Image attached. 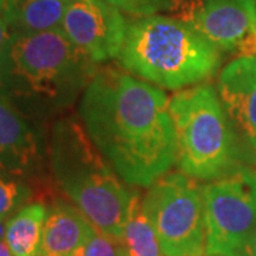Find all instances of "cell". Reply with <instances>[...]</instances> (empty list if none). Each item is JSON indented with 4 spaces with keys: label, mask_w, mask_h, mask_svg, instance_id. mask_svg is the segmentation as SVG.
Instances as JSON below:
<instances>
[{
    "label": "cell",
    "mask_w": 256,
    "mask_h": 256,
    "mask_svg": "<svg viewBox=\"0 0 256 256\" xmlns=\"http://www.w3.org/2000/svg\"><path fill=\"white\" fill-rule=\"evenodd\" d=\"M84 130L120 178L150 186L176 164V136L170 100L132 74L97 70L80 100Z\"/></svg>",
    "instance_id": "obj_1"
},
{
    "label": "cell",
    "mask_w": 256,
    "mask_h": 256,
    "mask_svg": "<svg viewBox=\"0 0 256 256\" xmlns=\"http://www.w3.org/2000/svg\"><path fill=\"white\" fill-rule=\"evenodd\" d=\"M96 63L62 28L12 33L0 54V87L30 118H46L82 97Z\"/></svg>",
    "instance_id": "obj_2"
},
{
    "label": "cell",
    "mask_w": 256,
    "mask_h": 256,
    "mask_svg": "<svg viewBox=\"0 0 256 256\" xmlns=\"http://www.w3.org/2000/svg\"><path fill=\"white\" fill-rule=\"evenodd\" d=\"M50 166L60 191L98 232L121 242L132 192L94 146L82 122L57 121Z\"/></svg>",
    "instance_id": "obj_3"
},
{
    "label": "cell",
    "mask_w": 256,
    "mask_h": 256,
    "mask_svg": "<svg viewBox=\"0 0 256 256\" xmlns=\"http://www.w3.org/2000/svg\"><path fill=\"white\" fill-rule=\"evenodd\" d=\"M118 60L137 78L181 90L216 73L220 52L181 20L152 14L128 23Z\"/></svg>",
    "instance_id": "obj_4"
},
{
    "label": "cell",
    "mask_w": 256,
    "mask_h": 256,
    "mask_svg": "<svg viewBox=\"0 0 256 256\" xmlns=\"http://www.w3.org/2000/svg\"><path fill=\"white\" fill-rule=\"evenodd\" d=\"M176 136V165L196 181H215L244 168L240 136L216 88L198 84L170 101Z\"/></svg>",
    "instance_id": "obj_5"
},
{
    "label": "cell",
    "mask_w": 256,
    "mask_h": 256,
    "mask_svg": "<svg viewBox=\"0 0 256 256\" xmlns=\"http://www.w3.org/2000/svg\"><path fill=\"white\" fill-rule=\"evenodd\" d=\"M142 210L156 229L164 256L205 254L204 188L184 172L165 174L148 186Z\"/></svg>",
    "instance_id": "obj_6"
},
{
    "label": "cell",
    "mask_w": 256,
    "mask_h": 256,
    "mask_svg": "<svg viewBox=\"0 0 256 256\" xmlns=\"http://www.w3.org/2000/svg\"><path fill=\"white\" fill-rule=\"evenodd\" d=\"M205 254L245 256L256 232V171L240 168L204 186Z\"/></svg>",
    "instance_id": "obj_7"
},
{
    "label": "cell",
    "mask_w": 256,
    "mask_h": 256,
    "mask_svg": "<svg viewBox=\"0 0 256 256\" xmlns=\"http://www.w3.org/2000/svg\"><path fill=\"white\" fill-rule=\"evenodd\" d=\"M170 10L220 53L244 52L256 36V0H174Z\"/></svg>",
    "instance_id": "obj_8"
},
{
    "label": "cell",
    "mask_w": 256,
    "mask_h": 256,
    "mask_svg": "<svg viewBox=\"0 0 256 256\" xmlns=\"http://www.w3.org/2000/svg\"><path fill=\"white\" fill-rule=\"evenodd\" d=\"M60 28L82 53L98 64L118 57L128 23L121 10L106 0H76L67 4Z\"/></svg>",
    "instance_id": "obj_9"
},
{
    "label": "cell",
    "mask_w": 256,
    "mask_h": 256,
    "mask_svg": "<svg viewBox=\"0 0 256 256\" xmlns=\"http://www.w3.org/2000/svg\"><path fill=\"white\" fill-rule=\"evenodd\" d=\"M40 132L0 87V175L34 180L43 165Z\"/></svg>",
    "instance_id": "obj_10"
},
{
    "label": "cell",
    "mask_w": 256,
    "mask_h": 256,
    "mask_svg": "<svg viewBox=\"0 0 256 256\" xmlns=\"http://www.w3.org/2000/svg\"><path fill=\"white\" fill-rule=\"evenodd\" d=\"M216 92L234 127L256 154V56L242 54L226 64Z\"/></svg>",
    "instance_id": "obj_11"
},
{
    "label": "cell",
    "mask_w": 256,
    "mask_h": 256,
    "mask_svg": "<svg viewBox=\"0 0 256 256\" xmlns=\"http://www.w3.org/2000/svg\"><path fill=\"white\" fill-rule=\"evenodd\" d=\"M94 226L74 204L54 200L47 206L42 254L73 256L90 238Z\"/></svg>",
    "instance_id": "obj_12"
},
{
    "label": "cell",
    "mask_w": 256,
    "mask_h": 256,
    "mask_svg": "<svg viewBox=\"0 0 256 256\" xmlns=\"http://www.w3.org/2000/svg\"><path fill=\"white\" fill-rule=\"evenodd\" d=\"M67 4L60 0H3L0 14L9 33H38L60 28Z\"/></svg>",
    "instance_id": "obj_13"
},
{
    "label": "cell",
    "mask_w": 256,
    "mask_h": 256,
    "mask_svg": "<svg viewBox=\"0 0 256 256\" xmlns=\"http://www.w3.org/2000/svg\"><path fill=\"white\" fill-rule=\"evenodd\" d=\"M46 214V205L32 202L24 205L6 222L4 240L13 255L38 256L42 254Z\"/></svg>",
    "instance_id": "obj_14"
},
{
    "label": "cell",
    "mask_w": 256,
    "mask_h": 256,
    "mask_svg": "<svg viewBox=\"0 0 256 256\" xmlns=\"http://www.w3.org/2000/svg\"><path fill=\"white\" fill-rule=\"evenodd\" d=\"M121 244L127 256H164L156 232L142 210L140 194L132 192Z\"/></svg>",
    "instance_id": "obj_15"
},
{
    "label": "cell",
    "mask_w": 256,
    "mask_h": 256,
    "mask_svg": "<svg viewBox=\"0 0 256 256\" xmlns=\"http://www.w3.org/2000/svg\"><path fill=\"white\" fill-rule=\"evenodd\" d=\"M32 188L23 180L0 175V220H8L28 205Z\"/></svg>",
    "instance_id": "obj_16"
},
{
    "label": "cell",
    "mask_w": 256,
    "mask_h": 256,
    "mask_svg": "<svg viewBox=\"0 0 256 256\" xmlns=\"http://www.w3.org/2000/svg\"><path fill=\"white\" fill-rule=\"evenodd\" d=\"M73 256H127L126 249L120 240L110 238L94 228L90 238Z\"/></svg>",
    "instance_id": "obj_17"
},
{
    "label": "cell",
    "mask_w": 256,
    "mask_h": 256,
    "mask_svg": "<svg viewBox=\"0 0 256 256\" xmlns=\"http://www.w3.org/2000/svg\"><path fill=\"white\" fill-rule=\"evenodd\" d=\"M112 6L118 8L121 12H126L128 14L146 18L152 16L158 12L170 10L174 0H106Z\"/></svg>",
    "instance_id": "obj_18"
},
{
    "label": "cell",
    "mask_w": 256,
    "mask_h": 256,
    "mask_svg": "<svg viewBox=\"0 0 256 256\" xmlns=\"http://www.w3.org/2000/svg\"><path fill=\"white\" fill-rule=\"evenodd\" d=\"M9 36L10 33L9 30H8V26H6L4 20H3L2 14H0V54L4 50V46H6L8 40H9Z\"/></svg>",
    "instance_id": "obj_19"
},
{
    "label": "cell",
    "mask_w": 256,
    "mask_h": 256,
    "mask_svg": "<svg viewBox=\"0 0 256 256\" xmlns=\"http://www.w3.org/2000/svg\"><path fill=\"white\" fill-rule=\"evenodd\" d=\"M0 256H14L12 254L10 248L8 246L4 239H0Z\"/></svg>",
    "instance_id": "obj_20"
},
{
    "label": "cell",
    "mask_w": 256,
    "mask_h": 256,
    "mask_svg": "<svg viewBox=\"0 0 256 256\" xmlns=\"http://www.w3.org/2000/svg\"><path fill=\"white\" fill-rule=\"evenodd\" d=\"M245 256H256V232L252 240H250V244H249V248H248Z\"/></svg>",
    "instance_id": "obj_21"
},
{
    "label": "cell",
    "mask_w": 256,
    "mask_h": 256,
    "mask_svg": "<svg viewBox=\"0 0 256 256\" xmlns=\"http://www.w3.org/2000/svg\"><path fill=\"white\" fill-rule=\"evenodd\" d=\"M246 54H254L256 56V37L252 40V43H250V46L248 48V53Z\"/></svg>",
    "instance_id": "obj_22"
},
{
    "label": "cell",
    "mask_w": 256,
    "mask_h": 256,
    "mask_svg": "<svg viewBox=\"0 0 256 256\" xmlns=\"http://www.w3.org/2000/svg\"><path fill=\"white\" fill-rule=\"evenodd\" d=\"M4 234H6V224L4 220H0V239H4Z\"/></svg>",
    "instance_id": "obj_23"
},
{
    "label": "cell",
    "mask_w": 256,
    "mask_h": 256,
    "mask_svg": "<svg viewBox=\"0 0 256 256\" xmlns=\"http://www.w3.org/2000/svg\"><path fill=\"white\" fill-rule=\"evenodd\" d=\"M60 2H63V3H66V4H70V3H73V2H76V0H60Z\"/></svg>",
    "instance_id": "obj_24"
},
{
    "label": "cell",
    "mask_w": 256,
    "mask_h": 256,
    "mask_svg": "<svg viewBox=\"0 0 256 256\" xmlns=\"http://www.w3.org/2000/svg\"><path fill=\"white\" fill-rule=\"evenodd\" d=\"M38 256H54V255H48V254H40Z\"/></svg>",
    "instance_id": "obj_25"
},
{
    "label": "cell",
    "mask_w": 256,
    "mask_h": 256,
    "mask_svg": "<svg viewBox=\"0 0 256 256\" xmlns=\"http://www.w3.org/2000/svg\"><path fill=\"white\" fill-rule=\"evenodd\" d=\"M198 256H204V255H198ZM206 256H218V255H208V254H206Z\"/></svg>",
    "instance_id": "obj_26"
},
{
    "label": "cell",
    "mask_w": 256,
    "mask_h": 256,
    "mask_svg": "<svg viewBox=\"0 0 256 256\" xmlns=\"http://www.w3.org/2000/svg\"><path fill=\"white\" fill-rule=\"evenodd\" d=\"M2 3H3V0H0V6H2Z\"/></svg>",
    "instance_id": "obj_27"
}]
</instances>
